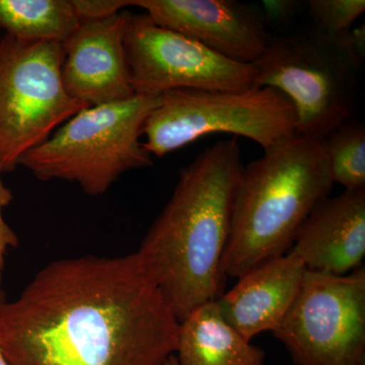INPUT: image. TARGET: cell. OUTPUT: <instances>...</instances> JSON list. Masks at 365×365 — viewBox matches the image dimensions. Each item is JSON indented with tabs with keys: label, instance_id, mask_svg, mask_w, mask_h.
I'll list each match as a JSON object with an SVG mask.
<instances>
[{
	"label": "cell",
	"instance_id": "6da1fadb",
	"mask_svg": "<svg viewBox=\"0 0 365 365\" xmlns=\"http://www.w3.org/2000/svg\"><path fill=\"white\" fill-rule=\"evenodd\" d=\"M180 322L136 254L61 259L0 302L9 365H165Z\"/></svg>",
	"mask_w": 365,
	"mask_h": 365
},
{
	"label": "cell",
	"instance_id": "7a4b0ae2",
	"mask_svg": "<svg viewBox=\"0 0 365 365\" xmlns=\"http://www.w3.org/2000/svg\"><path fill=\"white\" fill-rule=\"evenodd\" d=\"M242 169L237 137L199 153L180 172L169 202L135 252L179 322L225 294L222 257Z\"/></svg>",
	"mask_w": 365,
	"mask_h": 365
},
{
	"label": "cell",
	"instance_id": "3957f363",
	"mask_svg": "<svg viewBox=\"0 0 365 365\" xmlns=\"http://www.w3.org/2000/svg\"><path fill=\"white\" fill-rule=\"evenodd\" d=\"M333 185L324 139L294 134L244 165L222 257L227 278L237 279L287 254L300 225Z\"/></svg>",
	"mask_w": 365,
	"mask_h": 365
},
{
	"label": "cell",
	"instance_id": "277c9868",
	"mask_svg": "<svg viewBox=\"0 0 365 365\" xmlns=\"http://www.w3.org/2000/svg\"><path fill=\"white\" fill-rule=\"evenodd\" d=\"M158 101L160 96H134L81 110L19 165L40 181L76 182L88 195H103L125 173L153 165L140 136Z\"/></svg>",
	"mask_w": 365,
	"mask_h": 365
},
{
	"label": "cell",
	"instance_id": "5b68a950",
	"mask_svg": "<svg viewBox=\"0 0 365 365\" xmlns=\"http://www.w3.org/2000/svg\"><path fill=\"white\" fill-rule=\"evenodd\" d=\"M362 64L343 35L334 37L312 26L271 37L253 64L255 88L282 93L294 108L297 135L322 140L352 120Z\"/></svg>",
	"mask_w": 365,
	"mask_h": 365
},
{
	"label": "cell",
	"instance_id": "8992f818",
	"mask_svg": "<svg viewBox=\"0 0 365 365\" xmlns=\"http://www.w3.org/2000/svg\"><path fill=\"white\" fill-rule=\"evenodd\" d=\"M294 108L274 88L163 93L144 123L143 148L163 158L215 133L242 136L264 150L297 134Z\"/></svg>",
	"mask_w": 365,
	"mask_h": 365
},
{
	"label": "cell",
	"instance_id": "52a82bcc",
	"mask_svg": "<svg viewBox=\"0 0 365 365\" xmlns=\"http://www.w3.org/2000/svg\"><path fill=\"white\" fill-rule=\"evenodd\" d=\"M61 43L0 37V168L21 157L88 106L71 97L62 81Z\"/></svg>",
	"mask_w": 365,
	"mask_h": 365
},
{
	"label": "cell",
	"instance_id": "ba28073f",
	"mask_svg": "<svg viewBox=\"0 0 365 365\" xmlns=\"http://www.w3.org/2000/svg\"><path fill=\"white\" fill-rule=\"evenodd\" d=\"M295 365H365V268L346 275L306 270L273 331Z\"/></svg>",
	"mask_w": 365,
	"mask_h": 365
},
{
	"label": "cell",
	"instance_id": "9c48e42d",
	"mask_svg": "<svg viewBox=\"0 0 365 365\" xmlns=\"http://www.w3.org/2000/svg\"><path fill=\"white\" fill-rule=\"evenodd\" d=\"M124 48L135 96L170 91H239L254 88L253 64L234 61L197 41L163 28L145 13H129Z\"/></svg>",
	"mask_w": 365,
	"mask_h": 365
},
{
	"label": "cell",
	"instance_id": "30bf717a",
	"mask_svg": "<svg viewBox=\"0 0 365 365\" xmlns=\"http://www.w3.org/2000/svg\"><path fill=\"white\" fill-rule=\"evenodd\" d=\"M131 6L158 25L240 63L254 64L271 40L258 9L235 0H134Z\"/></svg>",
	"mask_w": 365,
	"mask_h": 365
},
{
	"label": "cell",
	"instance_id": "8fae6325",
	"mask_svg": "<svg viewBox=\"0 0 365 365\" xmlns=\"http://www.w3.org/2000/svg\"><path fill=\"white\" fill-rule=\"evenodd\" d=\"M128 11L102 20L81 21L62 44V81L71 97L88 107L135 96L124 48Z\"/></svg>",
	"mask_w": 365,
	"mask_h": 365
},
{
	"label": "cell",
	"instance_id": "7c38bea8",
	"mask_svg": "<svg viewBox=\"0 0 365 365\" xmlns=\"http://www.w3.org/2000/svg\"><path fill=\"white\" fill-rule=\"evenodd\" d=\"M290 253L307 270L342 276L365 256V189L345 190L319 201L297 230Z\"/></svg>",
	"mask_w": 365,
	"mask_h": 365
},
{
	"label": "cell",
	"instance_id": "4fadbf2b",
	"mask_svg": "<svg viewBox=\"0 0 365 365\" xmlns=\"http://www.w3.org/2000/svg\"><path fill=\"white\" fill-rule=\"evenodd\" d=\"M306 266L288 252L237 278L216 302L225 321L247 340L273 332L285 318L302 287Z\"/></svg>",
	"mask_w": 365,
	"mask_h": 365
},
{
	"label": "cell",
	"instance_id": "5bb4252c",
	"mask_svg": "<svg viewBox=\"0 0 365 365\" xmlns=\"http://www.w3.org/2000/svg\"><path fill=\"white\" fill-rule=\"evenodd\" d=\"M176 354L180 365H264L266 357L225 321L216 300L180 322Z\"/></svg>",
	"mask_w": 365,
	"mask_h": 365
},
{
	"label": "cell",
	"instance_id": "9a60e30c",
	"mask_svg": "<svg viewBox=\"0 0 365 365\" xmlns=\"http://www.w3.org/2000/svg\"><path fill=\"white\" fill-rule=\"evenodd\" d=\"M71 0H0V32L63 44L81 24Z\"/></svg>",
	"mask_w": 365,
	"mask_h": 365
},
{
	"label": "cell",
	"instance_id": "2e32d148",
	"mask_svg": "<svg viewBox=\"0 0 365 365\" xmlns=\"http://www.w3.org/2000/svg\"><path fill=\"white\" fill-rule=\"evenodd\" d=\"M324 140L334 184L345 190L365 189L364 124L349 120Z\"/></svg>",
	"mask_w": 365,
	"mask_h": 365
},
{
	"label": "cell",
	"instance_id": "e0dca14e",
	"mask_svg": "<svg viewBox=\"0 0 365 365\" xmlns=\"http://www.w3.org/2000/svg\"><path fill=\"white\" fill-rule=\"evenodd\" d=\"M306 6L313 26L334 37L351 30L365 11L364 0H309Z\"/></svg>",
	"mask_w": 365,
	"mask_h": 365
},
{
	"label": "cell",
	"instance_id": "ac0fdd59",
	"mask_svg": "<svg viewBox=\"0 0 365 365\" xmlns=\"http://www.w3.org/2000/svg\"><path fill=\"white\" fill-rule=\"evenodd\" d=\"M81 21L102 20L121 13L131 1L125 0H71Z\"/></svg>",
	"mask_w": 365,
	"mask_h": 365
},
{
	"label": "cell",
	"instance_id": "d6986e66",
	"mask_svg": "<svg viewBox=\"0 0 365 365\" xmlns=\"http://www.w3.org/2000/svg\"><path fill=\"white\" fill-rule=\"evenodd\" d=\"M1 173V168H0V283L2 282V277H4L7 250L16 248L19 246L18 235L7 225L2 215V209L11 202L13 194L11 190L7 189L2 182Z\"/></svg>",
	"mask_w": 365,
	"mask_h": 365
},
{
	"label": "cell",
	"instance_id": "ffe728a7",
	"mask_svg": "<svg viewBox=\"0 0 365 365\" xmlns=\"http://www.w3.org/2000/svg\"><path fill=\"white\" fill-rule=\"evenodd\" d=\"M297 6L299 2L294 0H264L258 11L266 26L268 24L281 26L285 25L294 18Z\"/></svg>",
	"mask_w": 365,
	"mask_h": 365
},
{
	"label": "cell",
	"instance_id": "44dd1931",
	"mask_svg": "<svg viewBox=\"0 0 365 365\" xmlns=\"http://www.w3.org/2000/svg\"><path fill=\"white\" fill-rule=\"evenodd\" d=\"M346 44L359 58L364 60L365 55V28L364 24L343 34Z\"/></svg>",
	"mask_w": 365,
	"mask_h": 365
},
{
	"label": "cell",
	"instance_id": "7402d4cb",
	"mask_svg": "<svg viewBox=\"0 0 365 365\" xmlns=\"http://www.w3.org/2000/svg\"><path fill=\"white\" fill-rule=\"evenodd\" d=\"M165 365H180V364H179V362H178L176 356H175V355H172V356H170V359H168L167 364H165Z\"/></svg>",
	"mask_w": 365,
	"mask_h": 365
},
{
	"label": "cell",
	"instance_id": "603a6c76",
	"mask_svg": "<svg viewBox=\"0 0 365 365\" xmlns=\"http://www.w3.org/2000/svg\"><path fill=\"white\" fill-rule=\"evenodd\" d=\"M0 365H9L6 359H4V355H2L1 351H0Z\"/></svg>",
	"mask_w": 365,
	"mask_h": 365
},
{
	"label": "cell",
	"instance_id": "cb8c5ba5",
	"mask_svg": "<svg viewBox=\"0 0 365 365\" xmlns=\"http://www.w3.org/2000/svg\"><path fill=\"white\" fill-rule=\"evenodd\" d=\"M4 302V299H2V295L0 294V302Z\"/></svg>",
	"mask_w": 365,
	"mask_h": 365
},
{
	"label": "cell",
	"instance_id": "d4e9b609",
	"mask_svg": "<svg viewBox=\"0 0 365 365\" xmlns=\"http://www.w3.org/2000/svg\"><path fill=\"white\" fill-rule=\"evenodd\" d=\"M1 35H2V33H1V32H0V37H1Z\"/></svg>",
	"mask_w": 365,
	"mask_h": 365
}]
</instances>
